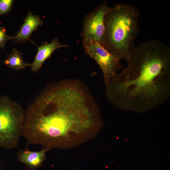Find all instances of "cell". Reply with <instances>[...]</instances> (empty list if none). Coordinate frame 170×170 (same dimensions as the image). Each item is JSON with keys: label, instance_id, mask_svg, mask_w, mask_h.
Masks as SVG:
<instances>
[{"label": "cell", "instance_id": "obj_6", "mask_svg": "<svg viewBox=\"0 0 170 170\" xmlns=\"http://www.w3.org/2000/svg\"><path fill=\"white\" fill-rule=\"evenodd\" d=\"M109 7L105 1L86 14L82 34V44L94 42L103 45L105 35V17Z\"/></svg>", "mask_w": 170, "mask_h": 170}, {"label": "cell", "instance_id": "obj_7", "mask_svg": "<svg viewBox=\"0 0 170 170\" xmlns=\"http://www.w3.org/2000/svg\"><path fill=\"white\" fill-rule=\"evenodd\" d=\"M67 47L66 45L61 44L57 37L54 38L49 43H46L39 46L34 60L30 64V66L31 71H37L41 68L44 62L56 50Z\"/></svg>", "mask_w": 170, "mask_h": 170}, {"label": "cell", "instance_id": "obj_9", "mask_svg": "<svg viewBox=\"0 0 170 170\" xmlns=\"http://www.w3.org/2000/svg\"><path fill=\"white\" fill-rule=\"evenodd\" d=\"M47 151L43 148L38 151H31L27 146L23 150L16 153V155L21 163L25 165L31 170H34L42 166L46 159V153Z\"/></svg>", "mask_w": 170, "mask_h": 170}, {"label": "cell", "instance_id": "obj_13", "mask_svg": "<svg viewBox=\"0 0 170 170\" xmlns=\"http://www.w3.org/2000/svg\"></svg>", "mask_w": 170, "mask_h": 170}, {"label": "cell", "instance_id": "obj_4", "mask_svg": "<svg viewBox=\"0 0 170 170\" xmlns=\"http://www.w3.org/2000/svg\"><path fill=\"white\" fill-rule=\"evenodd\" d=\"M25 111L6 96L0 97V148L17 147L21 136Z\"/></svg>", "mask_w": 170, "mask_h": 170}, {"label": "cell", "instance_id": "obj_2", "mask_svg": "<svg viewBox=\"0 0 170 170\" xmlns=\"http://www.w3.org/2000/svg\"><path fill=\"white\" fill-rule=\"evenodd\" d=\"M127 66L106 86L108 100L117 107L144 111L170 96V47L150 39L135 48Z\"/></svg>", "mask_w": 170, "mask_h": 170}, {"label": "cell", "instance_id": "obj_8", "mask_svg": "<svg viewBox=\"0 0 170 170\" xmlns=\"http://www.w3.org/2000/svg\"><path fill=\"white\" fill-rule=\"evenodd\" d=\"M43 23L39 16L29 12L20 31L15 35L12 36V39L19 42L30 40L32 32Z\"/></svg>", "mask_w": 170, "mask_h": 170}, {"label": "cell", "instance_id": "obj_3", "mask_svg": "<svg viewBox=\"0 0 170 170\" xmlns=\"http://www.w3.org/2000/svg\"><path fill=\"white\" fill-rule=\"evenodd\" d=\"M139 14V9L133 5L120 3L109 7L105 16L102 46L121 60L127 62L135 48Z\"/></svg>", "mask_w": 170, "mask_h": 170}, {"label": "cell", "instance_id": "obj_11", "mask_svg": "<svg viewBox=\"0 0 170 170\" xmlns=\"http://www.w3.org/2000/svg\"><path fill=\"white\" fill-rule=\"evenodd\" d=\"M14 1L13 0H0V15L10 11Z\"/></svg>", "mask_w": 170, "mask_h": 170}, {"label": "cell", "instance_id": "obj_12", "mask_svg": "<svg viewBox=\"0 0 170 170\" xmlns=\"http://www.w3.org/2000/svg\"><path fill=\"white\" fill-rule=\"evenodd\" d=\"M12 39V36H9L7 34L5 27L0 26V48L5 52L4 47L6 42L8 40Z\"/></svg>", "mask_w": 170, "mask_h": 170}, {"label": "cell", "instance_id": "obj_10", "mask_svg": "<svg viewBox=\"0 0 170 170\" xmlns=\"http://www.w3.org/2000/svg\"><path fill=\"white\" fill-rule=\"evenodd\" d=\"M4 63L9 68L15 70L23 69L30 65V64L25 62L21 53L15 48L13 49L11 52L7 55Z\"/></svg>", "mask_w": 170, "mask_h": 170}, {"label": "cell", "instance_id": "obj_1", "mask_svg": "<svg viewBox=\"0 0 170 170\" xmlns=\"http://www.w3.org/2000/svg\"><path fill=\"white\" fill-rule=\"evenodd\" d=\"M98 108L77 82H60L28 108L24 133L28 142L48 150L73 147L92 138L100 124Z\"/></svg>", "mask_w": 170, "mask_h": 170}, {"label": "cell", "instance_id": "obj_5", "mask_svg": "<svg viewBox=\"0 0 170 170\" xmlns=\"http://www.w3.org/2000/svg\"><path fill=\"white\" fill-rule=\"evenodd\" d=\"M83 46L86 53L93 59L100 68L106 86L119 70L122 69V60L98 42H89L83 43Z\"/></svg>", "mask_w": 170, "mask_h": 170}]
</instances>
